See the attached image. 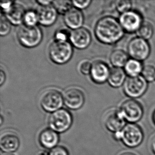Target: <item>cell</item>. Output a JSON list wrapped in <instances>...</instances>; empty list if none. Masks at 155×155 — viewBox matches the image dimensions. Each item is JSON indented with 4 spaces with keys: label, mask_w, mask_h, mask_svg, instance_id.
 <instances>
[{
    "label": "cell",
    "mask_w": 155,
    "mask_h": 155,
    "mask_svg": "<svg viewBox=\"0 0 155 155\" xmlns=\"http://www.w3.org/2000/svg\"><path fill=\"white\" fill-rule=\"evenodd\" d=\"M11 24L5 16L1 15L0 20V35L1 36H6L11 30Z\"/></svg>",
    "instance_id": "cell-27"
},
{
    "label": "cell",
    "mask_w": 155,
    "mask_h": 155,
    "mask_svg": "<svg viewBox=\"0 0 155 155\" xmlns=\"http://www.w3.org/2000/svg\"><path fill=\"white\" fill-rule=\"evenodd\" d=\"M95 35L100 42L113 45L119 41L124 35V30L119 20L107 16L100 19L95 27Z\"/></svg>",
    "instance_id": "cell-1"
},
{
    "label": "cell",
    "mask_w": 155,
    "mask_h": 155,
    "mask_svg": "<svg viewBox=\"0 0 155 155\" xmlns=\"http://www.w3.org/2000/svg\"><path fill=\"white\" fill-rule=\"evenodd\" d=\"M153 122H154V123L155 124V111H154V112H153Z\"/></svg>",
    "instance_id": "cell-38"
},
{
    "label": "cell",
    "mask_w": 155,
    "mask_h": 155,
    "mask_svg": "<svg viewBox=\"0 0 155 155\" xmlns=\"http://www.w3.org/2000/svg\"><path fill=\"white\" fill-rule=\"evenodd\" d=\"M73 54V46L68 41L54 40L49 49V54L51 60L58 65L65 64L69 61Z\"/></svg>",
    "instance_id": "cell-3"
},
{
    "label": "cell",
    "mask_w": 155,
    "mask_h": 155,
    "mask_svg": "<svg viewBox=\"0 0 155 155\" xmlns=\"http://www.w3.org/2000/svg\"><path fill=\"white\" fill-rule=\"evenodd\" d=\"M120 155H136L134 153H122Z\"/></svg>",
    "instance_id": "cell-37"
},
{
    "label": "cell",
    "mask_w": 155,
    "mask_h": 155,
    "mask_svg": "<svg viewBox=\"0 0 155 155\" xmlns=\"http://www.w3.org/2000/svg\"><path fill=\"white\" fill-rule=\"evenodd\" d=\"M128 54L132 59L138 61H145L150 54V46L147 40L139 37L130 40L127 46Z\"/></svg>",
    "instance_id": "cell-6"
},
{
    "label": "cell",
    "mask_w": 155,
    "mask_h": 155,
    "mask_svg": "<svg viewBox=\"0 0 155 155\" xmlns=\"http://www.w3.org/2000/svg\"><path fill=\"white\" fill-rule=\"evenodd\" d=\"M49 155H69L67 149L62 146H56L51 149Z\"/></svg>",
    "instance_id": "cell-31"
},
{
    "label": "cell",
    "mask_w": 155,
    "mask_h": 155,
    "mask_svg": "<svg viewBox=\"0 0 155 155\" xmlns=\"http://www.w3.org/2000/svg\"><path fill=\"white\" fill-rule=\"evenodd\" d=\"M52 1H44V0H39V1H37V2L38 4L40 5V6H47L52 4Z\"/></svg>",
    "instance_id": "cell-34"
},
{
    "label": "cell",
    "mask_w": 155,
    "mask_h": 155,
    "mask_svg": "<svg viewBox=\"0 0 155 155\" xmlns=\"http://www.w3.org/2000/svg\"><path fill=\"white\" fill-rule=\"evenodd\" d=\"M115 6L117 11L122 14L131 10L132 2L130 1H119L116 2Z\"/></svg>",
    "instance_id": "cell-28"
},
{
    "label": "cell",
    "mask_w": 155,
    "mask_h": 155,
    "mask_svg": "<svg viewBox=\"0 0 155 155\" xmlns=\"http://www.w3.org/2000/svg\"><path fill=\"white\" fill-rule=\"evenodd\" d=\"M141 128L135 124H128L120 131V140L127 147L134 148L138 146L143 139Z\"/></svg>",
    "instance_id": "cell-5"
},
{
    "label": "cell",
    "mask_w": 155,
    "mask_h": 155,
    "mask_svg": "<svg viewBox=\"0 0 155 155\" xmlns=\"http://www.w3.org/2000/svg\"><path fill=\"white\" fill-rule=\"evenodd\" d=\"M63 97L66 106L73 110L80 109L85 102V97L83 93L76 88H71L67 90L64 93Z\"/></svg>",
    "instance_id": "cell-13"
},
{
    "label": "cell",
    "mask_w": 155,
    "mask_h": 155,
    "mask_svg": "<svg viewBox=\"0 0 155 155\" xmlns=\"http://www.w3.org/2000/svg\"><path fill=\"white\" fill-rule=\"evenodd\" d=\"M71 32L66 29H61L57 31L54 35L55 41H68L69 40Z\"/></svg>",
    "instance_id": "cell-29"
},
{
    "label": "cell",
    "mask_w": 155,
    "mask_h": 155,
    "mask_svg": "<svg viewBox=\"0 0 155 155\" xmlns=\"http://www.w3.org/2000/svg\"><path fill=\"white\" fill-rule=\"evenodd\" d=\"M92 64L88 61H84L80 64V71L84 75L90 74Z\"/></svg>",
    "instance_id": "cell-30"
},
{
    "label": "cell",
    "mask_w": 155,
    "mask_h": 155,
    "mask_svg": "<svg viewBox=\"0 0 155 155\" xmlns=\"http://www.w3.org/2000/svg\"><path fill=\"white\" fill-rule=\"evenodd\" d=\"M59 141L57 133L51 129H46L40 133L39 142L47 149H52L56 147Z\"/></svg>",
    "instance_id": "cell-19"
},
{
    "label": "cell",
    "mask_w": 155,
    "mask_h": 155,
    "mask_svg": "<svg viewBox=\"0 0 155 155\" xmlns=\"http://www.w3.org/2000/svg\"><path fill=\"white\" fill-rule=\"evenodd\" d=\"M24 25L27 26H36L39 23L38 14L37 11L29 10L26 11L23 19Z\"/></svg>",
    "instance_id": "cell-24"
},
{
    "label": "cell",
    "mask_w": 155,
    "mask_h": 155,
    "mask_svg": "<svg viewBox=\"0 0 155 155\" xmlns=\"http://www.w3.org/2000/svg\"><path fill=\"white\" fill-rule=\"evenodd\" d=\"M84 15L80 10L71 8L64 16L66 25L71 29L75 30L82 28L84 23Z\"/></svg>",
    "instance_id": "cell-16"
},
{
    "label": "cell",
    "mask_w": 155,
    "mask_h": 155,
    "mask_svg": "<svg viewBox=\"0 0 155 155\" xmlns=\"http://www.w3.org/2000/svg\"><path fill=\"white\" fill-rule=\"evenodd\" d=\"M137 32L139 37L145 40H149L153 36V26L149 22L143 21Z\"/></svg>",
    "instance_id": "cell-23"
},
{
    "label": "cell",
    "mask_w": 155,
    "mask_h": 155,
    "mask_svg": "<svg viewBox=\"0 0 155 155\" xmlns=\"http://www.w3.org/2000/svg\"><path fill=\"white\" fill-rule=\"evenodd\" d=\"M13 4H14V2L12 1H3L1 2V7L2 8V11L4 13L8 12L10 9Z\"/></svg>",
    "instance_id": "cell-33"
},
{
    "label": "cell",
    "mask_w": 155,
    "mask_h": 155,
    "mask_svg": "<svg viewBox=\"0 0 155 155\" xmlns=\"http://www.w3.org/2000/svg\"><path fill=\"white\" fill-rule=\"evenodd\" d=\"M126 72L121 68L114 67L111 69L107 82L110 86L117 88L123 85L126 82Z\"/></svg>",
    "instance_id": "cell-20"
},
{
    "label": "cell",
    "mask_w": 155,
    "mask_h": 155,
    "mask_svg": "<svg viewBox=\"0 0 155 155\" xmlns=\"http://www.w3.org/2000/svg\"><path fill=\"white\" fill-rule=\"evenodd\" d=\"M148 88V82L143 76L129 77L124 85V91L128 97L136 99L144 94Z\"/></svg>",
    "instance_id": "cell-7"
},
{
    "label": "cell",
    "mask_w": 155,
    "mask_h": 155,
    "mask_svg": "<svg viewBox=\"0 0 155 155\" xmlns=\"http://www.w3.org/2000/svg\"><path fill=\"white\" fill-rule=\"evenodd\" d=\"M64 102V97L61 93L56 90H49L43 94L40 104L45 111L54 112L61 109Z\"/></svg>",
    "instance_id": "cell-10"
},
{
    "label": "cell",
    "mask_w": 155,
    "mask_h": 155,
    "mask_svg": "<svg viewBox=\"0 0 155 155\" xmlns=\"http://www.w3.org/2000/svg\"><path fill=\"white\" fill-rule=\"evenodd\" d=\"M141 74L147 82H153L155 80V68L151 65H148L144 66Z\"/></svg>",
    "instance_id": "cell-26"
},
{
    "label": "cell",
    "mask_w": 155,
    "mask_h": 155,
    "mask_svg": "<svg viewBox=\"0 0 155 155\" xmlns=\"http://www.w3.org/2000/svg\"><path fill=\"white\" fill-rule=\"evenodd\" d=\"M119 21L124 31L128 33L138 31L143 22L140 13L132 10L121 14Z\"/></svg>",
    "instance_id": "cell-9"
},
{
    "label": "cell",
    "mask_w": 155,
    "mask_h": 155,
    "mask_svg": "<svg viewBox=\"0 0 155 155\" xmlns=\"http://www.w3.org/2000/svg\"><path fill=\"white\" fill-rule=\"evenodd\" d=\"M72 1H54L52 2V5L56 9L58 13L65 14L72 8Z\"/></svg>",
    "instance_id": "cell-25"
},
{
    "label": "cell",
    "mask_w": 155,
    "mask_h": 155,
    "mask_svg": "<svg viewBox=\"0 0 155 155\" xmlns=\"http://www.w3.org/2000/svg\"><path fill=\"white\" fill-rule=\"evenodd\" d=\"M110 71L107 63L103 61H95L92 64L91 78L97 84H103L108 80Z\"/></svg>",
    "instance_id": "cell-12"
},
{
    "label": "cell",
    "mask_w": 155,
    "mask_h": 155,
    "mask_svg": "<svg viewBox=\"0 0 155 155\" xmlns=\"http://www.w3.org/2000/svg\"><path fill=\"white\" fill-rule=\"evenodd\" d=\"M25 12L21 5L14 3L10 9L4 13V16L11 24L15 25H20L23 22Z\"/></svg>",
    "instance_id": "cell-18"
},
{
    "label": "cell",
    "mask_w": 155,
    "mask_h": 155,
    "mask_svg": "<svg viewBox=\"0 0 155 155\" xmlns=\"http://www.w3.org/2000/svg\"><path fill=\"white\" fill-rule=\"evenodd\" d=\"M92 1L91 0L87 1H73L72 3L75 8L79 10H82L87 8Z\"/></svg>",
    "instance_id": "cell-32"
},
{
    "label": "cell",
    "mask_w": 155,
    "mask_h": 155,
    "mask_svg": "<svg viewBox=\"0 0 155 155\" xmlns=\"http://www.w3.org/2000/svg\"><path fill=\"white\" fill-rule=\"evenodd\" d=\"M125 120L134 124L143 117V109L140 103L134 99H129L122 104L119 110Z\"/></svg>",
    "instance_id": "cell-8"
},
{
    "label": "cell",
    "mask_w": 155,
    "mask_h": 155,
    "mask_svg": "<svg viewBox=\"0 0 155 155\" xmlns=\"http://www.w3.org/2000/svg\"><path fill=\"white\" fill-rule=\"evenodd\" d=\"M73 117L69 111L61 109L51 113L49 117L48 124L51 129L55 132H64L71 126Z\"/></svg>",
    "instance_id": "cell-4"
},
{
    "label": "cell",
    "mask_w": 155,
    "mask_h": 155,
    "mask_svg": "<svg viewBox=\"0 0 155 155\" xmlns=\"http://www.w3.org/2000/svg\"><path fill=\"white\" fill-rule=\"evenodd\" d=\"M91 40L90 32L84 28L73 30L71 32L69 41L72 46L78 49L87 48L90 45Z\"/></svg>",
    "instance_id": "cell-11"
},
{
    "label": "cell",
    "mask_w": 155,
    "mask_h": 155,
    "mask_svg": "<svg viewBox=\"0 0 155 155\" xmlns=\"http://www.w3.org/2000/svg\"><path fill=\"white\" fill-rule=\"evenodd\" d=\"M39 23L40 25L49 27L56 21L58 12L52 4L47 6H40L37 11Z\"/></svg>",
    "instance_id": "cell-14"
},
{
    "label": "cell",
    "mask_w": 155,
    "mask_h": 155,
    "mask_svg": "<svg viewBox=\"0 0 155 155\" xmlns=\"http://www.w3.org/2000/svg\"><path fill=\"white\" fill-rule=\"evenodd\" d=\"M129 54L121 49H116L111 52L110 61L114 67H124L129 60Z\"/></svg>",
    "instance_id": "cell-21"
},
{
    "label": "cell",
    "mask_w": 155,
    "mask_h": 155,
    "mask_svg": "<svg viewBox=\"0 0 155 155\" xmlns=\"http://www.w3.org/2000/svg\"><path fill=\"white\" fill-rule=\"evenodd\" d=\"M0 76H1L0 77V85H1V86H2L5 80V74L2 69L1 70Z\"/></svg>",
    "instance_id": "cell-35"
},
{
    "label": "cell",
    "mask_w": 155,
    "mask_h": 155,
    "mask_svg": "<svg viewBox=\"0 0 155 155\" xmlns=\"http://www.w3.org/2000/svg\"><path fill=\"white\" fill-rule=\"evenodd\" d=\"M125 122V119L119 110H114L107 115L105 124L109 131L115 134L123 129L126 126Z\"/></svg>",
    "instance_id": "cell-15"
},
{
    "label": "cell",
    "mask_w": 155,
    "mask_h": 155,
    "mask_svg": "<svg viewBox=\"0 0 155 155\" xmlns=\"http://www.w3.org/2000/svg\"><path fill=\"white\" fill-rule=\"evenodd\" d=\"M151 148L153 151V153L155 154V136L153 137V138L151 140Z\"/></svg>",
    "instance_id": "cell-36"
},
{
    "label": "cell",
    "mask_w": 155,
    "mask_h": 155,
    "mask_svg": "<svg viewBox=\"0 0 155 155\" xmlns=\"http://www.w3.org/2000/svg\"><path fill=\"white\" fill-rule=\"evenodd\" d=\"M143 66L141 61L134 59H129L124 66L126 74L129 77H136L142 73Z\"/></svg>",
    "instance_id": "cell-22"
},
{
    "label": "cell",
    "mask_w": 155,
    "mask_h": 155,
    "mask_svg": "<svg viewBox=\"0 0 155 155\" xmlns=\"http://www.w3.org/2000/svg\"><path fill=\"white\" fill-rule=\"evenodd\" d=\"M42 31L37 25L21 26L17 32V38L21 45L26 48H34L40 44L42 39Z\"/></svg>",
    "instance_id": "cell-2"
},
{
    "label": "cell",
    "mask_w": 155,
    "mask_h": 155,
    "mask_svg": "<svg viewBox=\"0 0 155 155\" xmlns=\"http://www.w3.org/2000/svg\"><path fill=\"white\" fill-rule=\"evenodd\" d=\"M20 146L18 137L13 134H3L0 139V147L5 153H12L17 151Z\"/></svg>",
    "instance_id": "cell-17"
},
{
    "label": "cell",
    "mask_w": 155,
    "mask_h": 155,
    "mask_svg": "<svg viewBox=\"0 0 155 155\" xmlns=\"http://www.w3.org/2000/svg\"><path fill=\"white\" fill-rule=\"evenodd\" d=\"M3 155H15L13 153H5Z\"/></svg>",
    "instance_id": "cell-39"
}]
</instances>
